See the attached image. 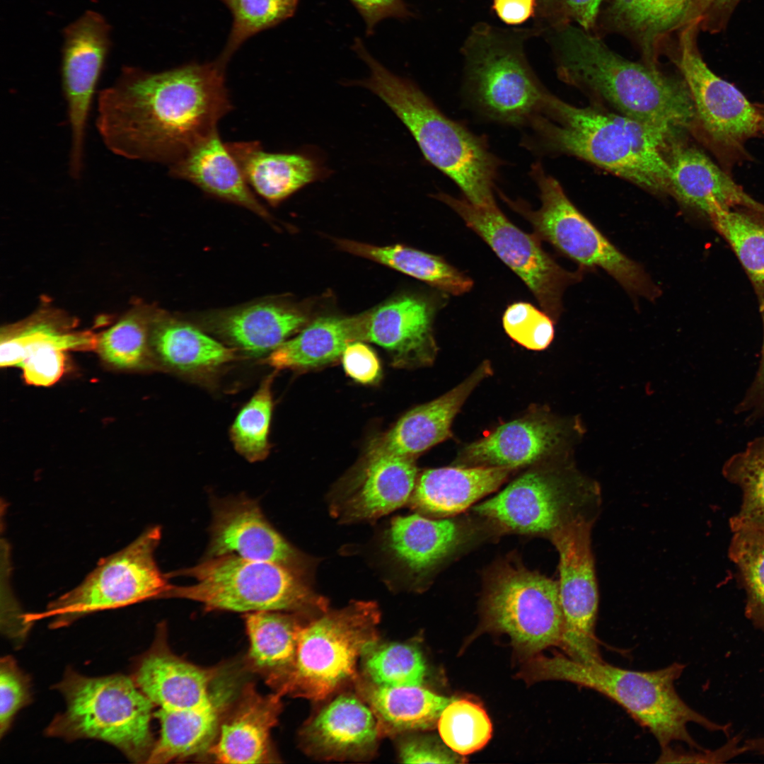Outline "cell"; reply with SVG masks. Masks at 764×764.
Returning <instances> with one entry per match:
<instances>
[{"mask_svg": "<svg viewBox=\"0 0 764 764\" xmlns=\"http://www.w3.org/2000/svg\"><path fill=\"white\" fill-rule=\"evenodd\" d=\"M219 57L159 72L125 66L98 97L96 127L112 154L168 166L232 110Z\"/></svg>", "mask_w": 764, "mask_h": 764, "instance_id": "cell-1", "label": "cell"}, {"mask_svg": "<svg viewBox=\"0 0 764 764\" xmlns=\"http://www.w3.org/2000/svg\"><path fill=\"white\" fill-rule=\"evenodd\" d=\"M526 127L524 146L534 153L581 158L651 192L669 195L666 154L681 137L620 113L577 107L550 92Z\"/></svg>", "mask_w": 764, "mask_h": 764, "instance_id": "cell-2", "label": "cell"}, {"mask_svg": "<svg viewBox=\"0 0 764 764\" xmlns=\"http://www.w3.org/2000/svg\"><path fill=\"white\" fill-rule=\"evenodd\" d=\"M557 70L565 83L587 91L620 114L675 136L693 134L688 87L659 67L630 61L596 35L566 25L557 33Z\"/></svg>", "mask_w": 764, "mask_h": 764, "instance_id": "cell-3", "label": "cell"}, {"mask_svg": "<svg viewBox=\"0 0 764 764\" xmlns=\"http://www.w3.org/2000/svg\"><path fill=\"white\" fill-rule=\"evenodd\" d=\"M159 632L139 659L132 678L158 707L159 738L151 760L163 764L207 753L217 736L234 689L216 669L196 666L173 653Z\"/></svg>", "mask_w": 764, "mask_h": 764, "instance_id": "cell-4", "label": "cell"}, {"mask_svg": "<svg viewBox=\"0 0 764 764\" xmlns=\"http://www.w3.org/2000/svg\"><path fill=\"white\" fill-rule=\"evenodd\" d=\"M352 49L367 64L368 79L354 81L379 97L414 137L425 159L451 179L470 202L496 204L495 181L501 161L485 137L445 115L412 81L395 75L374 59L360 39Z\"/></svg>", "mask_w": 764, "mask_h": 764, "instance_id": "cell-5", "label": "cell"}, {"mask_svg": "<svg viewBox=\"0 0 764 764\" xmlns=\"http://www.w3.org/2000/svg\"><path fill=\"white\" fill-rule=\"evenodd\" d=\"M531 668L534 678L570 682L610 698L649 730L661 748L673 741H682L693 748L704 749L688 732L689 723L727 735L730 731L731 725L710 720L679 696L675 682L685 669V665L681 663L641 671L615 666L603 660L582 664L558 654L538 658L533 661Z\"/></svg>", "mask_w": 764, "mask_h": 764, "instance_id": "cell-6", "label": "cell"}, {"mask_svg": "<svg viewBox=\"0 0 764 764\" xmlns=\"http://www.w3.org/2000/svg\"><path fill=\"white\" fill-rule=\"evenodd\" d=\"M56 688L66 706L47 728V736L100 740L131 761L146 763L155 743L151 730L154 705L132 677H88L68 668Z\"/></svg>", "mask_w": 764, "mask_h": 764, "instance_id": "cell-7", "label": "cell"}, {"mask_svg": "<svg viewBox=\"0 0 764 764\" xmlns=\"http://www.w3.org/2000/svg\"><path fill=\"white\" fill-rule=\"evenodd\" d=\"M177 574L193 578L195 583L170 585L165 598L197 601L208 610H328L327 601L313 592L300 574L274 562L225 555L208 557Z\"/></svg>", "mask_w": 764, "mask_h": 764, "instance_id": "cell-8", "label": "cell"}, {"mask_svg": "<svg viewBox=\"0 0 764 764\" xmlns=\"http://www.w3.org/2000/svg\"><path fill=\"white\" fill-rule=\"evenodd\" d=\"M380 617L374 602L354 601L307 622L292 667L276 692L320 700L356 679L359 659L378 642Z\"/></svg>", "mask_w": 764, "mask_h": 764, "instance_id": "cell-9", "label": "cell"}, {"mask_svg": "<svg viewBox=\"0 0 764 764\" xmlns=\"http://www.w3.org/2000/svg\"><path fill=\"white\" fill-rule=\"evenodd\" d=\"M700 30L698 21L683 27L665 54L679 69L690 94L695 117L693 135L730 173L749 158L746 144L760 135V109L707 66L698 47Z\"/></svg>", "mask_w": 764, "mask_h": 764, "instance_id": "cell-10", "label": "cell"}, {"mask_svg": "<svg viewBox=\"0 0 764 764\" xmlns=\"http://www.w3.org/2000/svg\"><path fill=\"white\" fill-rule=\"evenodd\" d=\"M530 175L541 202L538 209L522 199L501 198L532 226L533 234L548 242L583 268L599 267L630 294L655 300L661 294L643 267L616 248L572 204L559 182L542 165L532 164Z\"/></svg>", "mask_w": 764, "mask_h": 764, "instance_id": "cell-11", "label": "cell"}, {"mask_svg": "<svg viewBox=\"0 0 764 764\" xmlns=\"http://www.w3.org/2000/svg\"><path fill=\"white\" fill-rule=\"evenodd\" d=\"M161 536L159 526L149 528L125 548L101 560L83 581L51 601L45 611L26 614V620L50 618L51 628L57 629L93 613L165 598L170 584L154 556Z\"/></svg>", "mask_w": 764, "mask_h": 764, "instance_id": "cell-12", "label": "cell"}, {"mask_svg": "<svg viewBox=\"0 0 764 764\" xmlns=\"http://www.w3.org/2000/svg\"><path fill=\"white\" fill-rule=\"evenodd\" d=\"M598 492L569 470L544 461L473 509L507 531L550 537L579 517L594 519L589 509L598 504Z\"/></svg>", "mask_w": 764, "mask_h": 764, "instance_id": "cell-13", "label": "cell"}, {"mask_svg": "<svg viewBox=\"0 0 764 764\" xmlns=\"http://www.w3.org/2000/svg\"><path fill=\"white\" fill-rule=\"evenodd\" d=\"M466 51L463 93L470 106L487 120L526 127L549 91L520 50L485 30L473 37Z\"/></svg>", "mask_w": 764, "mask_h": 764, "instance_id": "cell-14", "label": "cell"}, {"mask_svg": "<svg viewBox=\"0 0 764 764\" xmlns=\"http://www.w3.org/2000/svg\"><path fill=\"white\" fill-rule=\"evenodd\" d=\"M485 615L528 652L559 645L563 615L558 582L523 566L504 562L487 574Z\"/></svg>", "mask_w": 764, "mask_h": 764, "instance_id": "cell-15", "label": "cell"}, {"mask_svg": "<svg viewBox=\"0 0 764 764\" xmlns=\"http://www.w3.org/2000/svg\"><path fill=\"white\" fill-rule=\"evenodd\" d=\"M434 198L446 204L478 234L496 255L526 284L554 322L562 311L563 293L579 282L581 271L570 272L560 267L542 248L533 233H526L513 224L497 204L480 206L465 197L439 192Z\"/></svg>", "mask_w": 764, "mask_h": 764, "instance_id": "cell-16", "label": "cell"}, {"mask_svg": "<svg viewBox=\"0 0 764 764\" xmlns=\"http://www.w3.org/2000/svg\"><path fill=\"white\" fill-rule=\"evenodd\" d=\"M594 521L579 517L550 537L560 558L563 630L559 646L569 658L586 664L603 660L596 635L598 592L591 547Z\"/></svg>", "mask_w": 764, "mask_h": 764, "instance_id": "cell-17", "label": "cell"}, {"mask_svg": "<svg viewBox=\"0 0 764 764\" xmlns=\"http://www.w3.org/2000/svg\"><path fill=\"white\" fill-rule=\"evenodd\" d=\"M110 29L100 14L88 11L64 30L62 87L71 129L69 172L74 179L83 170L87 121L110 48Z\"/></svg>", "mask_w": 764, "mask_h": 764, "instance_id": "cell-18", "label": "cell"}, {"mask_svg": "<svg viewBox=\"0 0 764 764\" xmlns=\"http://www.w3.org/2000/svg\"><path fill=\"white\" fill-rule=\"evenodd\" d=\"M207 557L235 555L271 562L301 574L304 557L267 521L256 502L236 498L214 508Z\"/></svg>", "mask_w": 764, "mask_h": 764, "instance_id": "cell-19", "label": "cell"}, {"mask_svg": "<svg viewBox=\"0 0 764 764\" xmlns=\"http://www.w3.org/2000/svg\"><path fill=\"white\" fill-rule=\"evenodd\" d=\"M669 195L688 212L710 224L718 211L736 206L762 207L717 162L701 149L673 141L668 149Z\"/></svg>", "mask_w": 764, "mask_h": 764, "instance_id": "cell-20", "label": "cell"}, {"mask_svg": "<svg viewBox=\"0 0 764 764\" xmlns=\"http://www.w3.org/2000/svg\"><path fill=\"white\" fill-rule=\"evenodd\" d=\"M417 477L415 458L383 455L365 459L332 498V514L345 523L386 515L410 499Z\"/></svg>", "mask_w": 764, "mask_h": 764, "instance_id": "cell-21", "label": "cell"}, {"mask_svg": "<svg viewBox=\"0 0 764 764\" xmlns=\"http://www.w3.org/2000/svg\"><path fill=\"white\" fill-rule=\"evenodd\" d=\"M492 374L490 362L485 361L449 391L409 410L371 444L366 459L383 455L415 458L446 439L461 407L474 389Z\"/></svg>", "mask_w": 764, "mask_h": 764, "instance_id": "cell-22", "label": "cell"}, {"mask_svg": "<svg viewBox=\"0 0 764 764\" xmlns=\"http://www.w3.org/2000/svg\"><path fill=\"white\" fill-rule=\"evenodd\" d=\"M562 425L540 413H531L499 426L490 434L465 446L457 465L498 467L509 470L545 461L561 447Z\"/></svg>", "mask_w": 764, "mask_h": 764, "instance_id": "cell-23", "label": "cell"}, {"mask_svg": "<svg viewBox=\"0 0 764 764\" xmlns=\"http://www.w3.org/2000/svg\"><path fill=\"white\" fill-rule=\"evenodd\" d=\"M306 753L326 760L366 758L381 737L369 707L357 697L341 695L325 706L302 728Z\"/></svg>", "mask_w": 764, "mask_h": 764, "instance_id": "cell-24", "label": "cell"}, {"mask_svg": "<svg viewBox=\"0 0 764 764\" xmlns=\"http://www.w3.org/2000/svg\"><path fill=\"white\" fill-rule=\"evenodd\" d=\"M282 695H264L248 685L232 710L224 714L207 751L219 763L276 762L270 735L282 711Z\"/></svg>", "mask_w": 764, "mask_h": 764, "instance_id": "cell-25", "label": "cell"}, {"mask_svg": "<svg viewBox=\"0 0 764 764\" xmlns=\"http://www.w3.org/2000/svg\"><path fill=\"white\" fill-rule=\"evenodd\" d=\"M433 316L432 305L422 298H395L368 312L365 340L390 352L395 366L429 365L437 352Z\"/></svg>", "mask_w": 764, "mask_h": 764, "instance_id": "cell-26", "label": "cell"}, {"mask_svg": "<svg viewBox=\"0 0 764 764\" xmlns=\"http://www.w3.org/2000/svg\"><path fill=\"white\" fill-rule=\"evenodd\" d=\"M226 144L252 190L273 206L328 175L310 154L269 152L255 141Z\"/></svg>", "mask_w": 764, "mask_h": 764, "instance_id": "cell-27", "label": "cell"}, {"mask_svg": "<svg viewBox=\"0 0 764 764\" xmlns=\"http://www.w3.org/2000/svg\"><path fill=\"white\" fill-rule=\"evenodd\" d=\"M308 320L302 308L279 301H262L209 316L216 333L245 353H270Z\"/></svg>", "mask_w": 764, "mask_h": 764, "instance_id": "cell-28", "label": "cell"}, {"mask_svg": "<svg viewBox=\"0 0 764 764\" xmlns=\"http://www.w3.org/2000/svg\"><path fill=\"white\" fill-rule=\"evenodd\" d=\"M690 0H608L601 26L631 40L644 62L658 67V59L683 28Z\"/></svg>", "mask_w": 764, "mask_h": 764, "instance_id": "cell-29", "label": "cell"}, {"mask_svg": "<svg viewBox=\"0 0 764 764\" xmlns=\"http://www.w3.org/2000/svg\"><path fill=\"white\" fill-rule=\"evenodd\" d=\"M168 167L171 176L192 183L209 195L245 207L262 218H271L217 130Z\"/></svg>", "mask_w": 764, "mask_h": 764, "instance_id": "cell-30", "label": "cell"}, {"mask_svg": "<svg viewBox=\"0 0 764 764\" xmlns=\"http://www.w3.org/2000/svg\"><path fill=\"white\" fill-rule=\"evenodd\" d=\"M510 472L507 468L486 466L428 469L418 475L410 504L424 514L440 517L455 515L495 491Z\"/></svg>", "mask_w": 764, "mask_h": 764, "instance_id": "cell-31", "label": "cell"}, {"mask_svg": "<svg viewBox=\"0 0 764 764\" xmlns=\"http://www.w3.org/2000/svg\"><path fill=\"white\" fill-rule=\"evenodd\" d=\"M150 345L156 367L186 374L210 373L236 357V349L164 313L151 316Z\"/></svg>", "mask_w": 764, "mask_h": 764, "instance_id": "cell-32", "label": "cell"}, {"mask_svg": "<svg viewBox=\"0 0 764 764\" xmlns=\"http://www.w3.org/2000/svg\"><path fill=\"white\" fill-rule=\"evenodd\" d=\"M367 314L317 318L270 352L264 362L277 371H300L336 361L349 343L365 340Z\"/></svg>", "mask_w": 764, "mask_h": 764, "instance_id": "cell-33", "label": "cell"}, {"mask_svg": "<svg viewBox=\"0 0 764 764\" xmlns=\"http://www.w3.org/2000/svg\"><path fill=\"white\" fill-rule=\"evenodd\" d=\"M463 532L450 519H431L419 514L392 520L385 543L390 555L415 576L424 575L461 543Z\"/></svg>", "mask_w": 764, "mask_h": 764, "instance_id": "cell-34", "label": "cell"}, {"mask_svg": "<svg viewBox=\"0 0 764 764\" xmlns=\"http://www.w3.org/2000/svg\"><path fill=\"white\" fill-rule=\"evenodd\" d=\"M358 692L371 710L381 736L432 727L452 700L420 686L386 687L357 678Z\"/></svg>", "mask_w": 764, "mask_h": 764, "instance_id": "cell-35", "label": "cell"}, {"mask_svg": "<svg viewBox=\"0 0 764 764\" xmlns=\"http://www.w3.org/2000/svg\"><path fill=\"white\" fill-rule=\"evenodd\" d=\"M250 667L276 690L294 661L300 632L307 622L281 611L246 613Z\"/></svg>", "mask_w": 764, "mask_h": 764, "instance_id": "cell-36", "label": "cell"}, {"mask_svg": "<svg viewBox=\"0 0 764 764\" xmlns=\"http://www.w3.org/2000/svg\"><path fill=\"white\" fill-rule=\"evenodd\" d=\"M337 245L351 254L391 267L452 295L469 291L473 280L442 257L403 245L377 246L348 239Z\"/></svg>", "mask_w": 764, "mask_h": 764, "instance_id": "cell-37", "label": "cell"}, {"mask_svg": "<svg viewBox=\"0 0 764 764\" xmlns=\"http://www.w3.org/2000/svg\"><path fill=\"white\" fill-rule=\"evenodd\" d=\"M710 224L729 243L746 272L764 313V205L718 211Z\"/></svg>", "mask_w": 764, "mask_h": 764, "instance_id": "cell-38", "label": "cell"}, {"mask_svg": "<svg viewBox=\"0 0 764 764\" xmlns=\"http://www.w3.org/2000/svg\"><path fill=\"white\" fill-rule=\"evenodd\" d=\"M151 316L134 311L97 335L96 349L102 361L118 371L156 368L150 345Z\"/></svg>", "mask_w": 764, "mask_h": 764, "instance_id": "cell-39", "label": "cell"}, {"mask_svg": "<svg viewBox=\"0 0 764 764\" xmlns=\"http://www.w3.org/2000/svg\"><path fill=\"white\" fill-rule=\"evenodd\" d=\"M722 473L742 492L739 511L729 521L731 531L746 527L764 529V436L731 456L724 463Z\"/></svg>", "mask_w": 764, "mask_h": 764, "instance_id": "cell-40", "label": "cell"}, {"mask_svg": "<svg viewBox=\"0 0 764 764\" xmlns=\"http://www.w3.org/2000/svg\"><path fill=\"white\" fill-rule=\"evenodd\" d=\"M97 335L71 331L47 320H33L6 328L1 333L0 365L19 367L31 349L52 345L66 352L95 350Z\"/></svg>", "mask_w": 764, "mask_h": 764, "instance_id": "cell-41", "label": "cell"}, {"mask_svg": "<svg viewBox=\"0 0 764 764\" xmlns=\"http://www.w3.org/2000/svg\"><path fill=\"white\" fill-rule=\"evenodd\" d=\"M274 376L275 372L262 381L238 412L230 429L235 449L250 462L261 461L270 453L269 434L273 410L272 386Z\"/></svg>", "mask_w": 764, "mask_h": 764, "instance_id": "cell-42", "label": "cell"}, {"mask_svg": "<svg viewBox=\"0 0 764 764\" xmlns=\"http://www.w3.org/2000/svg\"><path fill=\"white\" fill-rule=\"evenodd\" d=\"M361 659L366 679L378 685L420 686L426 675L422 654L412 644L378 642Z\"/></svg>", "mask_w": 764, "mask_h": 764, "instance_id": "cell-43", "label": "cell"}, {"mask_svg": "<svg viewBox=\"0 0 764 764\" xmlns=\"http://www.w3.org/2000/svg\"><path fill=\"white\" fill-rule=\"evenodd\" d=\"M729 555L737 566L746 591V617L764 632V529L733 531Z\"/></svg>", "mask_w": 764, "mask_h": 764, "instance_id": "cell-44", "label": "cell"}, {"mask_svg": "<svg viewBox=\"0 0 764 764\" xmlns=\"http://www.w3.org/2000/svg\"><path fill=\"white\" fill-rule=\"evenodd\" d=\"M232 15V25L219 57L228 62L250 37L291 17L299 0H219Z\"/></svg>", "mask_w": 764, "mask_h": 764, "instance_id": "cell-45", "label": "cell"}, {"mask_svg": "<svg viewBox=\"0 0 764 764\" xmlns=\"http://www.w3.org/2000/svg\"><path fill=\"white\" fill-rule=\"evenodd\" d=\"M444 744L460 755L483 748L492 736V726L485 710L465 699H452L437 722Z\"/></svg>", "mask_w": 764, "mask_h": 764, "instance_id": "cell-46", "label": "cell"}, {"mask_svg": "<svg viewBox=\"0 0 764 764\" xmlns=\"http://www.w3.org/2000/svg\"><path fill=\"white\" fill-rule=\"evenodd\" d=\"M502 322L508 335L529 349H545L554 338V320L529 303L517 302L508 306Z\"/></svg>", "mask_w": 764, "mask_h": 764, "instance_id": "cell-47", "label": "cell"}, {"mask_svg": "<svg viewBox=\"0 0 764 764\" xmlns=\"http://www.w3.org/2000/svg\"><path fill=\"white\" fill-rule=\"evenodd\" d=\"M30 679L11 656L0 661V736L8 731L16 713L31 700Z\"/></svg>", "mask_w": 764, "mask_h": 764, "instance_id": "cell-48", "label": "cell"}, {"mask_svg": "<svg viewBox=\"0 0 764 764\" xmlns=\"http://www.w3.org/2000/svg\"><path fill=\"white\" fill-rule=\"evenodd\" d=\"M66 351L43 345L29 350L19 367L25 381L36 386H49L58 381L67 367Z\"/></svg>", "mask_w": 764, "mask_h": 764, "instance_id": "cell-49", "label": "cell"}, {"mask_svg": "<svg viewBox=\"0 0 764 764\" xmlns=\"http://www.w3.org/2000/svg\"><path fill=\"white\" fill-rule=\"evenodd\" d=\"M741 0H690L684 25L700 22V29L712 34L724 30Z\"/></svg>", "mask_w": 764, "mask_h": 764, "instance_id": "cell-50", "label": "cell"}, {"mask_svg": "<svg viewBox=\"0 0 764 764\" xmlns=\"http://www.w3.org/2000/svg\"><path fill=\"white\" fill-rule=\"evenodd\" d=\"M341 358L346 374L354 381L371 384L379 378L381 374L380 361L372 349L363 342L349 343Z\"/></svg>", "mask_w": 764, "mask_h": 764, "instance_id": "cell-51", "label": "cell"}, {"mask_svg": "<svg viewBox=\"0 0 764 764\" xmlns=\"http://www.w3.org/2000/svg\"><path fill=\"white\" fill-rule=\"evenodd\" d=\"M428 737H410L400 742L399 756L405 763H454L458 757Z\"/></svg>", "mask_w": 764, "mask_h": 764, "instance_id": "cell-52", "label": "cell"}, {"mask_svg": "<svg viewBox=\"0 0 764 764\" xmlns=\"http://www.w3.org/2000/svg\"><path fill=\"white\" fill-rule=\"evenodd\" d=\"M741 736L730 739L724 746L714 750H698V752H686L674 750L670 746L661 748L662 751L657 763H719L747 752L743 743L740 744Z\"/></svg>", "mask_w": 764, "mask_h": 764, "instance_id": "cell-53", "label": "cell"}, {"mask_svg": "<svg viewBox=\"0 0 764 764\" xmlns=\"http://www.w3.org/2000/svg\"><path fill=\"white\" fill-rule=\"evenodd\" d=\"M364 18L367 35L374 33L378 23L386 18H405L410 15L403 0H350Z\"/></svg>", "mask_w": 764, "mask_h": 764, "instance_id": "cell-54", "label": "cell"}, {"mask_svg": "<svg viewBox=\"0 0 764 764\" xmlns=\"http://www.w3.org/2000/svg\"><path fill=\"white\" fill-rule=\"evenodd\" d=\"M565 13L587 32L596 28L603 0H560Z\"/></svg>", "mask_w": 764, "mask_h": 764, "instance_id": "cell-55", "label": "cell"}, {"mask_svg": "<svg viewBox=\"0 0 764 764\" xmlns=\"http://www.w3.org/2000/svg\"><path fill=\"white\" fill-rule=\"evenodd\" d=\"M536 0H494L493 7L499 18L508 24H519L529 18Z\"/></svg>", "mask_w": 764, "mask_h": 764, "instance_id": "cell-56", "label": "cell"}, {"mask_svg": "<svg viewBox=\"0 0 764 764\" xmlns=\"http://www.w3.org/2000/svg\"><path fill=\"white\" fill-rule=\"evenodd\" d=\"M763 320V343L761 357L758 371L744 398L739 405L741 412L750 410L764 411V313Z\"/></svg>", "mask_w": 764, "mask_h": 764, "instance_id": "cell-57", "label": "cell"}, {"mask_svg": "<svg viewBox=\"0 0 764 764\" xmlns=\"http://www.w3.org/2000/svg\"><path fill=\"white\" fill-rule=\"evenodd\" d=\"M743 744L747 752H754L764 756V736L748 739Z\"/></svg>", "mask_w": 764, "mask_h": 764, "instance_id": "cell-58", "label": "cell"}, {"mask_svg": "<svg viewBox=\"0 0 764 764\" xmlns=\"http://www.w3.org/2000/svg\"><path fill=\"white\" fill-rule=\"evenodd\" d=\"M760 112V135L764 136V100L763 102L758 103Z\"/></svg>", "mask_w": 764, "mask_h": 764, "instance_id": "cell-59", "label": "cell"}]
</instances>
